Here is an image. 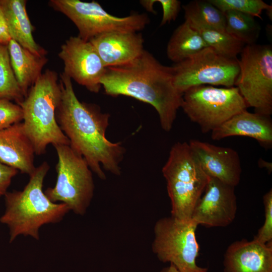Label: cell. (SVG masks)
Returning <instances> with one entry per match:
<instances>
[{"label":"cell","instance_id":"16","mask_svg":"<svg viewBox=\"0 0 272 272\" xmlns=\"http://www.w3.org/2000/svg\"><path fill=\"white\" fill-rule=\"evenodd\" d=\"M223 265L224 272H272V242H233L225 251Z\"/></svg>","mask_w":272,"mask_h":272},{"label":"cell","instance_id":"17","mask_svg":"<svg viewBox=\"0 0 272 272\" xmlns=\"http://www.w3.org/2000/svg\"><path fill=\"white\" fill-rule=\"evenodd\" d=\"M33 145L22 122L0 130V162L30 175L35 170Z\"/></svg>","mask_w":272,"mask_h":272},{"label":"cell","instance_id":"23","mask_svg":"<svg viewBox=\"0 0 272 272\" xmlns=\"http://www.w3.org/2000/svg\"><path fill=\"white\" fill-rule=\"evenodd\" d=\"M190 25L199 33L208 47L224 56L237 58L246 45L226 31Z\"/></svg>","mask_w":272,"mask_h":272},{"label":"cell","instance_id":"21","mask_svg":"<svg viewBox=\"0 0 272 272\" xmlns=\"http://www.w3.org/2000/svg\"><path fill=\"white\" fill-rule=\"evenodd\" d=\"M208 47L199 33L185 20L172 34L166 53L170 60L177 63Z\"/></svg>","mask_w":272,"mask_h":272},{"label":"cell","instance_id":"8","mask_svg":"<svg viewBox=\"0 0 272 272\" xmlns=\"http://www.w3.org/2000/svg\"><path fill=\"white\" fill-rule=\"evenodd\" d=\"M49 3L73 22L79 31L78 36L87 41L105 33L139 32L150 22L145 13H134L122 17L114 16L94 1L51 0Z\"/></svg>","mask_w":272,"mask_h":272},{"label":"cell","instance_id":"14","mask_svg":"<svg viewBox=\"0 0 272 272\" xmlns=\"http://www.w3.org/2000/svg\"><path fill=\"white\" fill-rule=\"evenodd\" d=\"M205 173L228 185L239 184L242 173L240 158L234 149L197 140L188 143Z\"/></svg>","mask_w":272,"mask_h":272},{"label":"cell","instance_id":"11","mask_svg":"<svg viewBox=\"0 0 272 272\" xmlns=\"http://www.w3.org/2000/svg\"><path fill=\"white\" fill-rule=\"evenodd\" d=\"M171 67L174 84L182 94L201 85L234 87L240 72L238 58L224 56L209 47Z\"/></svg>","mask_w":272,"mask_h":272},{"label":"cell","instance_id":"19","mask_svg":"<svg viewBox=\"0 0 272 272\" xmlns=\"http://www.w3.org/2000/svg\"><path fill=\"white\" fill-rule=\"evenodd\" d=\"M25 0H0L11 39L39 55H45L46 50L35 41L33 26L26 10Z\"/></svg>","mask_w":272,"mask_h":272},{"label":"cell","instance_id":"30","mask_svg":"<svg viewBox=\"0 0 272 272\" xmlns=\"http://www.w3.org/2000/svg\"><path fill=\"white\" fill-rule=\"evenodd\" d=\"M18 170L0 162V196H4Z\"/></svg>","mask_w":272,"mask_h":272},{"label":"cell","instance_id":"2","mask_svg":"<svg viewBox=\"0 0 272 272\" xmlns=\"http://www.w3.org/2000/svg\"><path fill=\"white\" fill-rule=\"evenodd\" d=\"M101 84L107 95L131 97L150 104L162 129H172L183 94L174 84L172 67L162 64L147 50L129 63L106 67Z\"/></svg>","mask_w":272,"mask_h":272},{"label":"cell","instance_id":"12","mask_svg":"<svg viewBox=\"0 0 272 272\" xmlns=\"http://www.w3.org/2000/svg\"><path fill=\"white\" fill-rule=\"evenodd\" d=\"M58 55L63 62V73L89 91L99 92L106 67L90 41L71 36L61 46Z\"/></svg>","mask_w":272,"mask_h":272},{"label":"cell","instance_id":"3","mask_svg":"<svg viewBox=\"0 0 272 272\" xmlns=\"http://www.w3.org/2000/svg\"><path fill=\"white\" fill-rule=\"evenodd\" d=\"M50 166L46 161L36 167L22 190L7 191L5 211L0 222L9 229L10 242L20 235L38 240L40 228L60 222L70 211L63 203L50 201L43 191L44 178Z\"/></svg>","mask_w":272,"mask_h":272},{"label":"cell","instance_id":"18","mask_svg":"<svg viewBox=\"0 0 272 272\" xmlns=\"http://www.w3.org/2000/svg\"><path fill=\"white\" fill-rule=\"evenodd\" d=\"M232 136L248 137L262 146L272 145V122L269 116L246 110L240 112L211 132L213 140L219 141Z\"/></svg>","mask_w":272,"mask_h":272},{"label":"cell","instance_id":"15","mask_svg":"<svg viewBox=\"0 0 272 272\" xmlns=\"http://www.w3.org/2000/svg\"><path fill=\"white\" fill-rule=\"evenodd\" d=\"M106 67L127 64L144 51V40L139 32H111L89 41Z\"/></svg>","mask_w":272,"mask_h":272},{"label":"cell","instance_id":"1","mask_svg":"<svg viewBox=\"0 0 272 272\" xmlns=\"http://www.w3.org/2000/svg\"><path fill=\"white\" fill-rule=\"evenodd\" d=\"M59 83L61 94L56 119L69 140V146L102 180L106 175L101 165L105 170L119 175L125 149L121 143H112L106 138L110 114L103 113L96 104L81 102L72 79L64 73L60 75Z\"/></svg>","mask_w":272,"mask_h":272},{"label":"cell","instance_id":"7","mask_svg":"<svg viewBox=\"0 0 272 272\" xmlns=\"http://www.w3.org/2000/svg\"><path fill=\"white\" fill-rule=\"evenodd\" d=\"M248 107L235 87L210 85L192 87L185 91L181 108L201 132H212L235 115Z\"/></svg>","mask_w":272,"mask_h":272},{"label":"cell","instance_id":"5","mask_svg":"<svg viewBox=\"0 0 272 272\" xmlns=\"http://www.w3.org/2000/svg\"><path fill=\"white\" fill-rule=\"evenodd\" d=\"M162 173L171 202V216L183 221L191 220L209 177L188 143L177 142L172 146Z\"/></svg>","mask_w":272,"mask_h":272},{"label":"cell","instance_id":"13","mask_svg":"<svg viewBox=\"0 0 272 272\" xmlns=\"http://www.w3.org/2000/svg\"><path fill=\"white\" fill-rule=\"evenodd\" d=\"M193 210L191 220L198 226L226 227L234 220L237 205L235 187L209 177L204 191Z\"/></svg>","mask_w":272,"mask_h":272},{"label":"cell","instance_id":"24","mask_svg":"<svg viewBox=\"0 0 272 272\" xmlns=\"http://www.w3.org/2000/svg\"><path fill=\"white\" fill-rule=\"evenodd\" d=\"M224 13L225 31L245 45L255 44L260 28L254 17L234 11H228Z\"/></svg>","mask_w":272,"mask_h":272},{"label":"cell","instance_id":"4","mask_svg":"<svg viewBox=\"0 0 272 272\" xmlns=\"http://www.w3.org/2000/svg\"><path fill=\"white\" fill-rule=\"evenodd\" d=\"M61 94L57 74L46 70L19 104L23 113L24 128L33 145L35 155L44 154L50 144L53 147L70 145L56 119Z\"/></svg>","mask_w":272,"mask_h":272},{"label":"cell","instance_id":"26","mask_svg":"<svg viewBox=\"0 0 272 272\" xmlns=\"http://www.w3.org/2000/svg\"><path fill=\"white\" fill-rule=\"evenodd\" d=\"M223 13L234 11L261 19L264 10H272V7L262 0H209Z\"/></svg>","mask_w":272,"mask_h":272},{"label":"cell","instance_id":"27","mask_svg":"<svg viewBox=\"0 0 272 272\" xmlns=\"http://www.w3.org/2000/svg\"><path fill=\"white\" fill-rule=\"evenodd\" d=\"M23 113L21 107L11 101L0 99V130L21 122Z\"/></svg>","mask_w":272,"mask_h":272},{"label":"cell","instance_id":"28","mask_svg":"<svg viewBox=\"0 0 272 272\" xmlns=\"http://www.w3.org/2000/svg\"><path fill=\"white\" fill-rule=\"evenodd\" d=\"M264 221L253 239L263 244L272 242V189L263 196Z\"/></svg>","mask_w":272,"mask_h":272},{"label":"cell","instance_id":"6","mask_svg":"<svg viewBox=\"0 0 272 272\" xmlns=\"http://www.w3.org/2000/svg\"><path fill=\"white\" fill-rule=\"evenodd\" d=\"M54 147L58 157L56 182L44 193L52 202L64 203L74 213L84 215L94 194L92 171L85 159L69 145Z\"/></svg>","mask_w":272,"mask_h":272},{"label":"cell","instance_id":"34","mask_svg":"<svg viewBox=\"0 0 272 272\" xmlns=\"http://www.w3.org/2000/svg\"><path fill=\"white\" fill-rule=\"evenodd\" d=\"M160 272H180L174 265L170 264L169 266L162 269Z\"/></svg>","mask_w":272,"mask_h":272},{"label":"cell","instance_id":"22","mask_svg":"<svg viewBox=\"0 0 272 272\" xmlns=\"http://www.w3.org/2000/svg\"><path fill=\"white\" fill-rule=\"evenodd\" d=\"M182 7L185 20L190 24L225 31V13L209 0L193 1Z\"/></svg>","mask_w":272,"mask_h":272},{"label":"cell","instance_id":"31","mask_svg":"<svg viewBox=\"0 0 272 272\" xmlns=\"http://www.w3.org/2000/svg\"><path fill=\"white\" fill-rule=\"evenodd\" d=\"M11 40L7 24L0 6V44L8 45Z\"/></svg>","mask_w":272,"mask_h":272},{"label":"cell","instance_id":"25","mask_svg":"<svg viewBox=\"0 0 272 272\" xmlns=\"http://www.w3.org/2000/svg\"><path fill=\"white\" fill-rule=\"evenodd\" d=\"M24 98L11 64L8 46L0 44V99L19 105Z\"/></svg>","mask_w":272,"mask_h":272},{"label":"cell","instance_id":"20","mask_svg":"<svg viewBox=\"0 0 272 272\" xmlns=\"http://www.w3.org/2000/svg\"><path fill=\"white\" fill-rule=\"evenodd\" d=\"M7 46L12 69L25 97L41 75L47 58L32 53L12 39Z\"/></svg>","mask_w":272,"mask_h":272},{"label":"cell","instance_id":"33","mask_svg":"<svg viewBox=\"0 0 272 272\" xmlns=\"http://www.w3.org/2000/svg\"><path fill=\"white\" fill-rule=\"evenodd\" d=\"M258 165L260 167L266 169L269 172L272 171V164L263 159L258 160Z\"/></svg>","mask_w":272,"mask_h":272},{"label":"cell","instance_id":"9","mask_svg":"<svg viewBox=\"0 0 272 272\" xmlns=\"http://www.w3.org/2000/svg\"><path fill=\"white\" fill-rule=\"evenodd\" d=\"M240 72L235 84L248 107L266 116L272 113V48L246 45L238 59Z\"/></svg>","mask_w":272,"mask_h":272},{"label":"cell","instance_id":"29","mask_svg":"<svg viewBox=\"0 0 272 272\" xmlns=\"http://www.w3.org/2000/svg\"><path fill=\"white\" fill-rule=\"evenodd\" d=\"M162 8L163 15L160 26L174 21L179 12L181 7V2L178 0H157Z\"/></svg>","mask_w":272,"mask_h":272},{"label":"cell","instance_id":"10","mask_svg":"<svg viewBox=\"0 0 272 272\" xmlns=\"http://www.w3.org/2000/svg\"><path fill=\"white\" fill-rule=\"evenodd\" d=\"M197 225L192 220L183 221L172 216L158 220L154 227L152 250L163 262H169L180 272H208L196 259L199 244L196 238Z\"/></svg>","mask_w":272,"mask_h":272},{"label":"cell","instance_id":"32","mask_svg":"<svg viewBox=\"0 0 272 272\" xmlns=\"http://www.w3.org/2000/svg\"><path fill=\"white\" fill-rule=\"evenodd\" d=\"M156 3H157V0H141L140 1V4L147 11L154 14L156 13L154 9V5Z\"/></svg>","mask_w":272,"mask_h":272}]
</instances>
